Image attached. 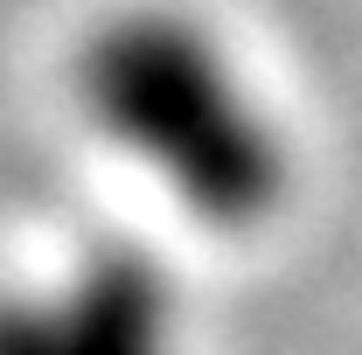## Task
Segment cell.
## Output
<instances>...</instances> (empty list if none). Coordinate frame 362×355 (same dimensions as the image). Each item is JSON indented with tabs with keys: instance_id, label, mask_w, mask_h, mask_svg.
I'll return each mask as SVG.
<instances>
[{
	"instance_id": "7a4b0ae2",
	"label": "cell",
	"mask_w": 362,
	"mask_h": 355,
	"mask_svg": "<svg viewBox=\"0 0 362 355\" xmlns=\"http://www.w3.org/2000/svg\"><path fill=\"white\" fill-rule=\"evenodd\" d=\"M0 355H181V286L139 244L0 286Z\"/></svg>"
},
{
	"instance_id": "6da1fadb",
	"label": "cell",
	"mask_w": 362,
	"mask_h": 355,
	"mask_svg": "<svg viewBox=\"0 0 362 355\" xmlns=\"http://www.w3.org/2000/svg\"><path fill=\"white\" fill-rule=\"evenodd\" d=\"M77 105L126 161L209 230H258L286 209L293 146L230 56L181 7H119L70 63Z\"/></svg>"
}]
</instances>
